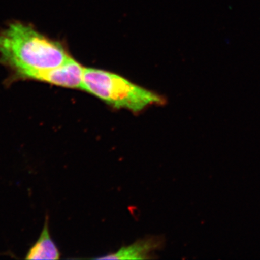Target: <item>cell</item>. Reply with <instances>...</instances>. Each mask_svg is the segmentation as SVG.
I'll return each mask as SVG.
<instances>
[{
    "mask_svg": "<svg viewBox=\"0 0 260 260\" xmlns=\"http://www.w3.org/2000/svg\"><path fill=\"white\" fill-rule=\"evenodd\" d=\"M60 252L53 239L49 229V218L47 216L40 237L29 249L26 259H59Z\"/></svg>",
    "mask_w": 260,
    "mask_h": 260,
    "instance_id": "5",
    "label": "cell"
},
{
    "mask_svg": "<svg viewBox=\"0 0 260 260\" xmlns=\"http://www.w3.org/2000/svg\"><path fill=\"white\" fill-rule=\"evenodd\" d=\"M161 241L155 237L140 239L129 246L121 247L116 252L98 258L100 259H147L160 247Z\"/></svg>",
    "mask_w": 260,
    "mask_h": 260,
    "instance_id": "4",
    "label": "cell"
},
{
    "mask_svg": "<svg viewBox=\"0 0 260 260\" xmlns=\"http://www.w3.org/2000/svg\"><path fill=\"white\" fill-rule=\"evenodd\" d=\"M84 68L80 63L70 56L60 66L44 71L26 73L21 75L18 80H35L61 88L82 90Z\"/></svg>",
    "mask_w": 260,
    "mask_h": 260,
    "instance_id": "3",
    "label": "cell"
},
{
    "mask_svg": "<svg viewBox=\"0 0 260 260\" xmlns=\"http://www.w3.org/2000/svg\"><path fill=\"white\" fill-rule=\"evenodd\" d=\"M82 90L116 108L140 112L164 99L120 75L95 68H84Z\"/></svg>",
    "mask_w": 260,
    "mask_h": 260,
    "instance_id": "2",
    "label": "cell"
},
{
    "mask_svg": "<svg viewBox=\"0 0 260 260\" xmlns=\"http://www.w3.org/2000/svg\"><path fill=\"white\" fill-rule=\"evenodd\" d=\"M70 56L61 42L29 24L14 22L0 31V63L11 70L10 83L26 73L60 66Z\"/></svg>",
    "mask_w": 260,
    "mask_h": 260,
    "instance_id": "1",
    "label": "cell"
}]
</instances>
